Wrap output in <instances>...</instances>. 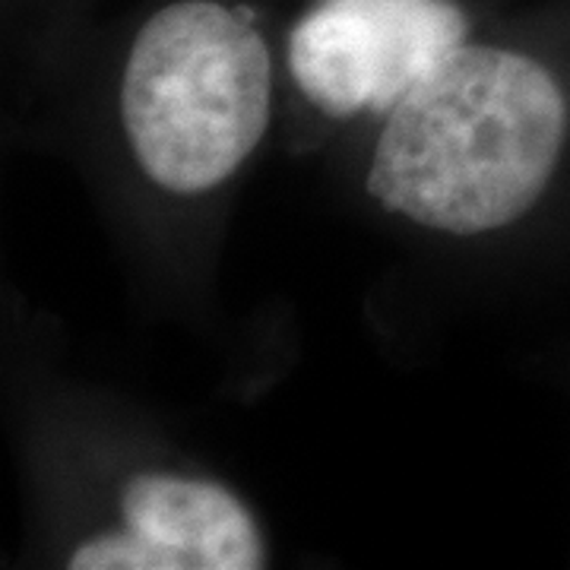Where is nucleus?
Returning a JSON list of instances; mask_svg holds the SVG:
<instances>
[{"mask_svg":"<svg viewBox=\"0 0 570 570\" xmlns=\"http://www.w3.org/2000/svg\"><path fill=\"white\" fill-rule=\"evenodd\" d=\"M568 134V102L527 55L460 45L390 111L367 194L422 228L482 235L546 194Z\"/></svg>","mask_w":570,"mask_h":570,"instance_id":"f257e3e1","label":"nucleus"},{"mask_svg":"<svg viewBox=\"0 0 570 570\" xmlns=\"http://www.w3.org/2000/svg\"><path fill=\"white\" fill-rule=\"evenodd\" d=\"M273 67L250 10L178 0L137 32L121 80L124 134L149 181L206 194L269 127Z\"/></svg>","mask_w":570,"mask_h":570,"instance_id":"f03ea898","label":"nucleus"},{"mask_svg":"<svg viewBox=\"0 0 570 570\" xmlns=\"http://www.w3.org/2000/svg\"><path fill=\"white\" fill-rule=\"evenodd\" d=\"M466 45L453 0H317L288 32V70L330 118L393 111Z\"/></svg>","mask_w":570,"mask_h":570,"instance_id":"7ed1b4c3","label":"nucleus"},{"mask_svg":"<svg viewBox=\"0 0 570 570\" xmlns=\"http://www.w3.org/2000/svg\"><path fill=\"white\" fill-rule=\"evenodd\" d=\"M121 517L124 530L168 551L175 570H261L266 564L257 520L216 482L142 472L124 485Z\"/></svg>","mask_w":570,"mask_h":570,"instance_id":"20e7f679","label":"nucleus"}]
</instances>
